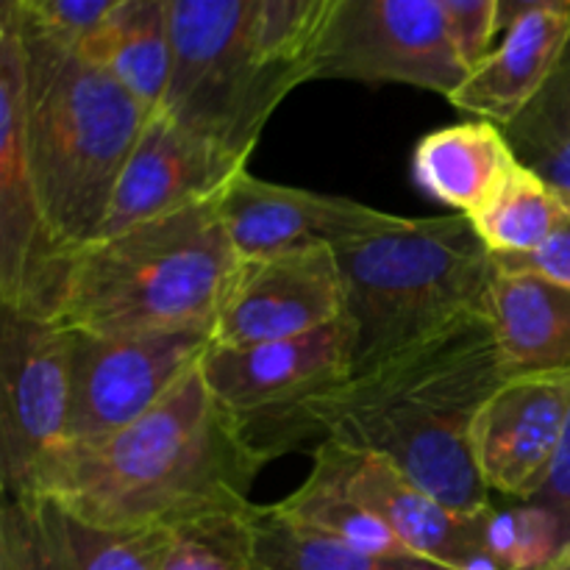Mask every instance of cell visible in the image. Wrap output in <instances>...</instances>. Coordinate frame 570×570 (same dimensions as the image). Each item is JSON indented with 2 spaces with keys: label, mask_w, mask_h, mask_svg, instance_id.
I'll return each instance as SVG.
<instances>
[{
  "label": "cell",
  "mask_w": 570,
  "mask_h": 570,
  "mask_svg": "<svg viewBox=\"0 0 570 570\" xmlns=\"http://www.w3.org/2000/svg\"><path fill=\"white\" fill-rule=\"evenodd\" d=\"M26 48L22 139L50 232L92 243L150 111L76 42L45 31L11 0Z\"/></svg>",
  "instance_id": "cell-3"
},
{
  "label": "cell",
  "mask_w": 570,
  "mask_h": 570,
  "mask_svg": "<svg viewBox=\"0 0 570 570\" xmlns=\"http://www.w3.org/2000/svg\"><path fill=\"white\" fill-rule=\"evenodd\" d=\"M566 198H568V217L562 220V226L551 234L549 243H543L538 250H532V254L493 256L499 271L538 273V276H546L551 278V282L570 287V195H566Z\"/></svg>",
  "instance_id": "cell-30"
},
{
  "label": "cell",
  "mask_w": 570,
  "mask_h": 570,
  "mask_svg": "<svg viewBox=\"0 0 570 570\" xmlns=\"http://www.w3.org/2000/svg\"><path fill=\"white\" fill-rule=\"evenodd\" d=\"M543 570H570V543Z\"/></svg>",
  "instance_id": "cell-33"
},
{
  "label": "cell",
  "mask_w": 570,
  "mask_h": 570,
  "mask_svg": "<svg viewBox=\"0 0 570 570\" xmlns=\"http://www.w3.org/2000/svg\"><path fill=\"white\" fill-rule=\"evenodd\" d=\"M72 332L59 321L0 306V488L28 495L67 443Z\"/></svg>",
  "instance_id": "cell-9"
},
{
  "label": "cell",
  "mask_w": 570,
  "mask_h": 570,
  "mask_svg": "<svg viewBox=\"0 0 570 570\" xmlns=\"http://www.w3.org/2000/svg\"><path fill=\"white\" fill-rule=\"evenodd\" d=\"M254 566L256 570H443L429 566V562L384 560V557L362 554L326 534H317L289 521L276 510V504H256Z\"/></svg>",
  "instance_id": "cell-26"
},
{
  "label": "cell",
  "mask_w": 570,
  "mask_h": 570,
  "mask_svg": "<svg viewBox=\"0 0 570 570\" xmlns=\"http://www.w3.org/2000/svg\"><path fill=\"white\" fill-rule=\"evenodd\" d=\"M267 456L212 395L200 365L139 421L65 443L28 495H45L106 529H161L250 501Z\"/></svg>",
  "instance_id": "cell-2"
},
{
  "label": "cell",
  "mask_w": 570,
  "mask_h": 570,
  "mask_svg": "<svg viewBox=\"0 0 570 570\" xmlns=\"http://www.w3.org/2000/svg\"><path fill=\"white\" fill-rule=\"evenodd\" d=\"M451 37L465 67H476L495 48V11L499 0H440Z\"/></svg>",
  "instance_id": "cell-29"
},
{
  "label": "cell",
  "mask_w": 570,
  "mask_h": 570,
  "mask_svg": "<svg viewBox=\"0 0 570 570\" xmlns=\"http://www.w3.org/2000/svg\"><path fill=\"white\" fill-rule=\"evenodd\" d=\"M504 379L488 315H465L304 401L265 451L273 460L304 440H340L387 456L451 510L482 515L493 493L479 476L473 423Z\"/></svg>",
  "instance_id": "cell-1"
},
{
  "label": "cell",
  "mask_w": 570,
  "mask_h": 570,
  "mask_svg": "<svg viewBox=\"0 0 570 570\" xmlns=\"http://www.w3.org/2000/svg\"><path fill=\"white\" fill-rule=\"evenodd\" d=\"M276 510L289 521L317 534L337 540L348 549L384 560L421 562L379 515H373L321 460H315L306 482L287 499L276 501Z\"/></svg>",
  "instance_id": "cell-22"
},
{
  "label": "cell",
  "mask_w": 570,
  "mask_h": 570,
  "mask_svg": "<svg viewBox=\"0 0 570 570\" xmlns=\"http://www.w3.org/2000/svg\"><path fill=\"white\" fill-rule=\"evenodd\" d=\"M468 76L440 0H337L312 81L406 83L449 98Z\"/></svg>",
  "instance_id": "cell-8"
},
{
  "label": "cell",
  "mask_w": 570,
  "mask_h": 570,
  "mask_svg": "<svg viewBox=\"0 0 570 570\" xmlns=\"http://www.w3.org/2000/svg\"><path fill=\"white\" fill-rule=\"evenodd\" d=\"M248 161L250 156L234 154L165 111H154L128 156L109 215L95 239L115 237L139 223L217 198L239 173L248 170Z\"/></svg>",
  "instance_id": "cell-14"
},
{
  "label": "cell",
  "mask_w": 570,
  "mask_h": 570,
  "mask_svg": "<svg viewBox=\"0 0 570 570\" xmlns=\"http://www.w3.org/2000/svg\"><path fill=\"white\" fill-rule=\"evenodd\" d=\"M345 315V287L332 245L271 259H239L215 326L217 345L304 337Z\"/></svg>",
  "instance_id": "cell-13"
},
{
  "label": "cell",
  "mask_w": 570,
  "mask_h": 570,
  "mask_svg": "<svg viewBox=\"0 0 570 570\" xmlns=\"http://www.w3.org/2000/svg\"><path fill=\"white\" fill-rule=\"evenodd\" d=\"M568 42L570 14L538 11L521 17L445 100L476 120L507 126L549 81Z\"/></svg>",
  "instance_id": "cell-18"
},
{
  "label": "cell",
  "mask_w": 570,
  "mask_h": 570,
  "mask_svg": "<svg viewBox=\"0 0 570 570\" xmlns=\"http://www.w3.org/2000/svg\"><path fill=\"white\" fill-rule=\"evenodd\" d=\"M117 3L120 0H17L28 20L67 42L87 39Z\"/></svg>",
  "instance_id": "cell-28"
},
{
  "label": "cell",
  "mask_w": 570,
  "mask_h": 570,
  "mask_svg": "<svg viewBox=\"0 0 570 570\" xmlns=\"http://www.w3.org/2000/svg\"><path fill=\"white\" fill-rule=\"evenodd\" d=\"M217 212L239 259H271L312 245H337L390 228L401 215L343 195L262 181L243 170L220 195Z\"/></svg>",
  "instance_id": "cell-16"
},
{
  "label": "cell",
  "mask_w": 570,
  "mask_h": 570,
  "mask_svg": "<svg viewBox=\"0 0 570 570\" xmlns=\"http://www.w3.org/2000/svg\"><path fill=\"white\" fill-rule=\"evenodd\" d=\"M568 217V198L546 178L518 161L504 187L482 212L468 220L484 239L493 256L532 254L549 243L551 234Z\"/></svg>",
  "instance_id": "cell-23"
},
{
  "label": "cell",
  "mask_w": 570,
  "mask_h": 570,
  "mask_svg": "<svg viewBox=\"0 0 570 570\" xmlns=\"http://www.w3.org/2000/svg\"><path fill=\"white\" fill-rule=\"evenodd\" d=\"M527 504L538 507L540 512H546L554 521L557 538H560V551L566 549L570 543V421L560 451H557L554 465L549 471V479H546L543 488Z\"/></svg>",
  "instance_id": "cell-31"
},
{
  "label": "cell",
  "mask_w": 570,
  "mask_h": 570,
  "mask_svg": "<svg viewBox=\"0 0 570 570\" xmlns=\"http://www.w3.org/2000/svg\"><path fill=\"white\" fill-rule=\"evenodd\" d=\"M551 11V14H570V0H499L495 11V39L510 31L521 17Z\"/></svg>",
  "instance_id": "cell-32"
},
{
  "label": "cell",
  "mask_w": 570,
  "mask_h": 570,
  "mask_svg": "<svg viewBox=\"0 0 570 570\" xmlns=\"http://www.w3.org/2000/svg\"><path fill=\"white\" fill-rule=\"evenodd\" d=\"M212 343L215 337L200 332L145 337L72 332L67 443L100 440L139 421L204 362Z\"/></svg>",
  "instance_id": "cell-11"
},
{
  "label": "cell",
  "mask_w": 570,
  "mask_h": 570,
  "mask_svg": "<svg viewBox=\"0 0 570 570\" xmlns=\"http://www.w3.org/2000/svg\"><path fill=\"white\" fill-rule=\"evenodd\" d=\"M26 48L11 0H0V306L56 321L70 248L45 220L22 139Z\"/></svg>",
  "instance_id": "cell-7"
},
{
  "label": "cell",
  "mask_w": 570,
  "mask_h": 570,
  "mask_svg": "<svg viewBox=\"0 0 570 570\" xmlns=\"http://www.w3.org/2000/svg\"><path fill=\"white\" fill-rule=\"evenodd\" d=\"M237 265L217 198L204 200L72 250L56 321L98 337H215Z\"/></svg>",
  "instance_id": "cell-4"
},
{
  "label": "cell",
  "mask_w": 570,
  "mask_h": 570,
  "mask_svg": "<svg viewBox=\"0 0 570 570\" xmlns=\"http://www.w3.org/2000/svg\"><path fill=\"white\" fill-rule=\"evenodd\" d=\"M568 421L570 371L504 379L473 423L484 488L527 504L549 479Z\"/></svg>",
  "instance_id": "cell-15"
},
{
  "label": "cell",
  "mask_w": 570,
  "mask_h": 570,
  "mask_svg": "<svg viewBox=\"0 0 570 570\" xmlns=\"http://www.w3.org/2000/svg\"><path fill=\"white\" fill-rule=\"evenodd\" d=\"M315 460L332 468L340 482L390 527L421 562L443 570L499 568L493 554L495 510L468 515L417 488L382 454L323 438ZM501 570V568H499Z\"/></svg>",
  "instance_id": "cell-12"
},
{
  "label": "cell",
  "mask_w": 570,
  "mask_h": 570,
  "mask_svg": "<svg viewBox=\"0 0 570 570\" xmlns=\"http://www.w3.org/2000/svg\"><path fill=\"white\" fill-rule=\"evenodd\" d=\"M337 0H254L256 61L287 92L312 81V61Z\"/></svg>",
  "instance_id": "cell-25"
},
{
  "label": "cell",
  "mask_w": 570,
  "mask_h": 570,
  "mask_svg": "<svg viewBox=\"0 0 570 570\" xmlns=\"http://www.w3.org/2000/svg\"><path fill=\"white\" fill-rule=\"evenodd\" d=\"M354 373L451 326L488 315L499 267L465 215L399 217L371 237L337 245Z\"/></svg>",
  "instance_id": "cell-5"
},
{
  "label": "cell",
  "mask_w": 570,
  "mask_h": 570,
  "mask_svg": "<svg viewBox=\"0 0 570 570\" xmlns=\"http://www.w3.org/2000/svg\"><path fill=\"white\" fill-rule=\"evenodd\" d=\"M212 395L265 451L271 434L304 401L354 376V332L348 317L304 337L254 345L212 343L200 362Z\"/></svg>",
  "instance_id": "cell-10"
},
{
  "label": "cell",
  "mask_w": 570,
  "mask_h": 570,
  "mask_svg": "<svg viewBox=\"0 0 570 570\" xmlns=\"http://www.w3.org/2000/svg\"><path fill=\"white\" fill-rule=\"evenodd\" d=\"M154 115L173 76L170 0H120L111 14L76 42Z\"/></svg>",
  "instance_id": "cell-21"
},
{
  "label": "cell",
  "mask_w": 570,
  "mask_h": 570,
  "mask_svg": "<svg viewBox=\"0 0 570 570\" xmlns=\"http://www.w3.org/2000/svg\"><path fill=\"white\" fill-rule=\"evenodd\" d=\"M501 128L521 165L570 195V42L540 92Z\"/></svg>",
  "instance_id": "cell-27"
},
{
  "label": "cell",
  "mask_w": 570,
  "mask_h": 570,
  "mask_svg": "<svg viewBox=\"0 0 570 570\" xmlns=\"http://www.w3.org/2000/svg\"><path fill=\"white\" fill-rule=\"evenodd\" d=\"M173 76L165 106L181 126L250 156L287 89L254 50V0H170Z\"/></svg>",
  "instance_id": "cell-6"
},
{
  "label": "cell",
  "mask_w": 570,
  "mask_h": 570,
  "mask_svg": "<svg viewBox=\"0 0 570 570\" xmlns=\"http://www.w3.org/2000/svg\"><path fill=\"white\" fill-rule=\"evenodd\" d=\"M518 167L504 128L490 120H468L429 131L412 154V178L454 215L473 217L490 204Z\"/></svg>",
  "instance_id": "cell-20"
},
{
  "label": "cell",
  "mask_w": 570,
  "mask_h": 570,
  "mask_svg": "<svg viewBox=\"0 0 570 570\" xmlns=\"http://www.w3.org/2000/svg\"><path fill=\"white\" fill-rule=\"evenodd\" d=\"M507 379L570 371V287L538 273L499 271L488 298Z\"/></svg>",
  "instance_id": "cell-19"
},
{
  "label": "cell",
  "mask_w": 570,
  "mask_h": 570,
  "mask_svg": "<svg viewBox=\"0 0 570 570\" xmlns=\"http://www.w3.org/2000/svg\"><path fill=\"white\" fill-rule=\"evenodd\" d=\"M161 529H106L45 495H3L0 570H154Z\"/></svg>",
  "instance_id": "cell-17"
},
{
  "label": "cell",
  "mask_w": 570,
  "mask_h": 570,
  "mask_svg": "<svg viewBox=\"0 0 570 570\" xmlns=\"http://www.w3.org/2000/svg\"><path fill=\"white\" fill-rule=\"evenodd\" d=\"M254 512V501H243L170 523L154 570H256Z\"/></svg>",
  "instance_id": "cell-24"
}]
</instances>
